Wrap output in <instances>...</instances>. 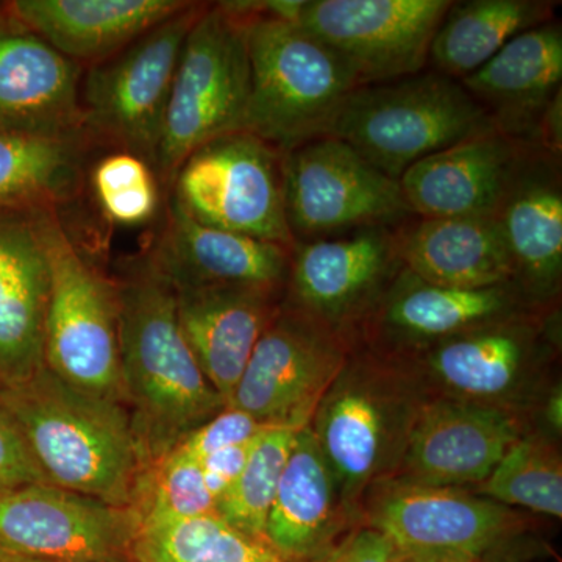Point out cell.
Masks as SVG:
<instances>
[{"instance_id":"obj_1","label":"cell","mask_w":562,"mask_h":562,"mask_svg":"<svg viewBox=\"0 0 562 562\" xmlns=\"http://www.w3.org/2000/svg\"><path fill=\"white\" fill-rule=\"evenodd\" d=\"M114 284L125 401L146 472L227 403L192 355L176 291L151 255L128 262Z\"/></svg>"},{"instance_id":"obj_2","label":"cell","mask_w":562,"mask_h":562,"mask_svg":"<svg viewBox=\"0 0 562 562\" xmlns=\"http://www.w3.org/2000/svg\"><path fill=\"white\" fill-rule=\"evenodd\" d=\"M47 483L135 506L144 475L127 406L70 386L46 366L0 390Z\"/></svg>"},{"instance_id":"obj_3","label":"cell","mask_w":562,"mask_h":562,"mask_svg":"<svg viewBox=\"0 0 562 562\" xmlns=\"http://www.w3.org/2000/svg\"><path fill=\"white\" fill-rule=\"evenodd\" d=\"M425 395L401 361L358 344L317 405L310 425L357 519L369 491L397 472Z\"/></svg>"},{"instance_id":"obj_4","label":"cell","mask_w":562,"mask_h":562,"mask_svg":"<svg viewBox=\"0 0 562 562\" xmlns=\"http://www.w3.org/2000/svg\"><path fill=\"white\" fill-rule=\"evenodd\" d=\"M250 91L243 132L281 154L330 135L357 74L299 22L251 18L247 31Z\"/></svg>"},{"instance_id":"obj_5","label":"cell","mask_w":562,"mask_h":562,"mask_svg":"<svg viewBox=\"0 0 562 562\" xmlns=\"http://www.w3.org/2000/svg\"><path fill=\"white\" fill-rule=\"evenodd\" d=\"M492 131L486 111L461 81L428 68L351 91L328 136L398 181L425 158Z\"/></svg>"},{"instance_id":"obj_6","label":"cell","mask_w":562,"mask_h":562,"mask_svg":"<svg viewBox=\"0 0 562 562\" xmlns=\"http://www.w3.org/2000/svg\"><path fill=\"white\" fill-rule=\"evenodd\" d=\"M561 351V305L479 325L395 358L428 395H446L530 414L542 401ZM392 358V357H391Z\"/></svg>"},{"instance_id":"obj_7","label":"cell","mask_w":562,"mask_h":562,"mask_svg":"<svg viewBox=\"0 0 562 562\" xmlns=\"http://www.w3.org/2000/svg\"><path fill=\"white\" fill-rule=\"evenodd\" d=\"M40 225L49 261L44 366L70 386L127 406L116 284L70 241L57 210H41Z\"/></svg>"},{"instance_id":"obj_8","label":"cell","mask_w":562,"mask_h":562,"mask_svg":"<svg viewBox=\"0 0 562 562\" xmlns=\"http://www.w3.org/2000/svg\"><path fill=\"white\" fill-rule=\"evenodd\" d=\"M249 20L228 2L206 3L181 50L154 171L171 190L203 144L239 132L250 91Z\"/></svg>"},{"instance_id":"obj_9","label":"cell","mask_w":562,"mask_h":562,"mask_svg":"<svg viewBox=\"0 0 562 562\" xmlns=\"http://www.w3.org/2000/svg\"><path fill=\"white\" fill-rule=\"evenodd\" d=\"M205 5L192 2L120 54L87 69L81 125L92 146L128 151L154 168L181 50Z\"/></svg>"},{"instance_id":"obj_10","label":"cell","mask_w":562,"mask_h":562,"mask_svg":"<svg viewBox=\"0 0 562 562\" xmlns=\"http://www.w3.org/2000/svg\"><path fill=\"white\" fill-rule=\"evenodd\" d=\"M171 194L201 224L294 247L284 213L283 154L251 133H227L192 151Z\"/></svg>"},{"instance_id":"obj_11","label":"cell","mask_w":562,"mask_h":562,"mask_svg":"<svg viewBox=\"0 0 562 562\" xmlns=\"http://www.w3.org/2000/svg\"><path fill=\"white\" fill-rule=\"evenodd\" d=\"M283 198L294 244L397 227L416 216L397 180L335 136L283 154Z\"/></svg>"},{"instance_id":"obj_12","label":"cell","mask_w":562,"mask_h":562,"mask_svg":"<svg viewBox=\"0 0 562 562\" xmlns=\"http://www.w3.org/2000/svg\"><path fill=\"white\" fill-rule=\"evenodd\" d=\"M395 227L295 243L283 303L355 347L402 272Z\"/></svg>"},{"instance_id":"obj_13","label":"cell","mask_w":562,"mask_h":562,"mask_svg":"<svg viewBox=\"0 0 562 562\" xmlns=\"http://www.w3.org/2000/svg\"><path fill=\"white\" fill-rule=\"evenodd\" d=\"M140 527L135 506L49 483L0 492V546L29 560L133 562Z\"/></svg>"},{"instance_id":"obj_14","label":"cell","mask_w":562,"mask_h":562,"mask_svg":"<svg viewBox=\"0 0 562 562\" xmlns=\"http://www.w3.org/2000/svg\"><path fill=\"white\" fill-rule=\"evenodd\" d=\"M351 349L335 333L281 303L228 406L272 427H305Z\"/></svg>"},{"instance_id":"obj_15","label":"cell","mask_w":562,"mask_h":562,"mask_svg":"<svg viewBox=\"0 0 562 562\" xmlns=\"http://www.w3.org/2000/svg\"><path fill=\"white\" fill-rule=\"evenodd\" d=\"M452 0H306L299 24L349 63L360 85L428 69Z\"/></svg>"},{"instance_id":"obj_16","label":"cell","mask_w":562,"mask_h":562,"mask_svg":"<svg viewBox=\"0 0 562 562\" xmlns=\"http://www.w3.org/2000/svg\"><path fill=\"white\" fill-rule=\"evenodd\" d=\"M366 527L398 550H443L480 558L525 531L524 514L465 487L387 480L362 503Z\"/></svg>"},{"instance_id":"obj_17","label":"cell","mask_w":562,"mask_h":562,"mask_svg":"<svg viewBox=\"0 0 562 562\" xmlns=\"http://www.w3.org/2000/svg\"><path fill=\"white\" fill-rule=\"evenodd\" d=\"M530 430V414L446 395H425L391 480L465 487L487 479Z\"/></svg>"},{"instance_id":"obj_18","label":"cell","mask_w":562,"mask_h":562,"mask_svg":"<svg viewBox=\"0 0 562 562\" xmlns=\"http://www.w3.org/2000/svg\"><path fill=\"white\" fill-rule=\"evenodd\" d=\"M539 310L514 284L458 290L398 273L362 330L360 344L401 358L513 314Z\"/></svg>"},{"instance_id":"obj_19","label":"cell","mask_w":562,"mask_h":562,"mask_svg":"<svg viewBox=\"0 0 562 562\" xmlns=\"http://www.w3.org/2000/svg\"><path fill=\"white\" fill-rule=\"evenodd\" d=\"M494 217L525 301L539 310L561 305L562 157L530 146Z\"/></svg>"},{"instance_id":"obj_20","label":"cell","mask_w":562,"mask_h":562,"mask_svg":"<svg viewBox=\"0 0 562 562\" xmlns=\"http://www.w3.org/2000/svg\"><path fill=\"white\" fill-rule=\"evenodd\" d=\"M85 69L0 7V131L76 135Z\"/></svg>"},{"instance_id":"obj_21","label":"cell","mask_w":562,"mask_h":562,"mask_svg":"<svg viewBox=\"0 0 562 562\" xmlns=\"http://www.w3.org/2000/svg\"><path fill=\"white\" fill-rule=\"evenodd\" d=\"M188 346L227 406L251 351L280 312L283 292L241 284L173 288Z\"/></svg>"},{"instance_id":"obj_22","label":"cell","mask_w":562,"mask_h":562,"mask_svg":"<svg viewBox=\"0 0 562 562\" xmlns=\"http://www.w3.org/2000/svg\"><path fill=\"white\" fill-rule=\"evenodd\" d=\"M530 146L483 133L417 162L398 183L416 216L494 217Z\"/></svg>"},{"instance_id":"obj_23","label":"cell","mask_w":562,"mask_h":562,"mask_svg":"<svg viewBox=\"0 0 562 562\" xmlns=\"http://www.w3.org/2000/svg\"><path fill=\"white\" fill-rule=\"evenodd\" d=\"M40 211L0 210V390L44 366L49 261Z\"/></svg>"},{"instance_id":"obj_24","label":"cell","mask_w":562,"mask_h":562,"mask_svg":"<svg viewBox=\"0 0 562 562\" xmlns=\"http://www.w3.org/2000/svg\"><path fill=\"white\" fill-rule=\"evenodd\" d=\"M461 85L495 131L538 146L543 116L562 95L560 18L517 35Z\"/></svg>"},{"instance_id":"obj_25","label":"cell","mask_w":562,"mask_h":562,"mask_svg":"<svg viewBox=\"0 0 562 562\" xmlns=\"http://www.w3.org/2000/svg\"><path fill=\"white\" fill-rule=\"evenodd\" d=\"M292 249L209 227L169 199L168 217L150 255L173 288L241 284L284 294Z\"/></svg>"},{"instance_id":"obj_26","label":"cell","mask_w":562,"mask_h":562,"mask_svg":"<svg viewBox=\"0 0 562 562\" xmlns=\"http://www.w3.org/2000/svg\"><path fill=\"white\" fill-rule=\"evenodd\" d=\"M355 520L312 425H305L295 432L265 538L291 560L314 562L349 535Z\"/></svg>"},{"instance_id":"obj_27","label":"cell","mask_w":562,"mask_h":562,"mask_svg":"<svg viewBox=\"0 0 562 562\" xmlns=\"http://www.w3.org/2000/svg\"><path fill=\"white\" fill-rule=\"evenodd\" d=\"M188 0H13L5 7L55 50L90 68L188 9Z\"/></svg>"},{"instance_id":"obj_28","label":"cell","mask_w":562,"mask_h":562,"mask_svg":"<svg viewBox=\"0 0 562 562\" xmlns=\"http://www.w3.org/2000/svg\"><path fill=\"white\" fill-rule=\"evenodd\" d=\"M394 232L403 268L427 283L458 290L514 284L495 217L414 216Z\"/></svg>"},{"instance_id":"obj_29","label":"cell","mask_w":562,"mask_h":562,"mask_svg":"<svg viewBox=\"0 0 562 562\" xmlns=\"http://www.w3.org/2000/svg\"><path fill=\"white\" fill-rule=\"evenodd\" d=\"M91 147L85 133L0 131V210H57L76 199Z\"/></svg>"},{"instance_id":"obj_30","label":"cell","mask_w":562,"mask_h":562,"mask_svg":"<svg viewBox=\"0 0 562 562\" xmlns=\"http://www.w3.org/2000/svg\"><path fill=\"white\" fill-rule=\"evenodd\" d=\"M554 0H452L432 38L428 68L461 81L520 33L557 20Z\"/></svg>"},{"instance_id":"obj_31","label":"cell","mask_w":562,"mask_h":562,"mask_svg":"<svg viewBox=\"0 0 562 562\" xmlns=\"http://www.w3.org/2000/svg\"><path fill=\"white\" fill-rule=\"evenodd\" d=\"M133 562H301L266 538L236 530L216 513L194 519H140Z\"/></svg>"},{"instance_id":"obj_32","label":"cell","mask_w":562,"mask_h":562,"mask_svg":"<svg viewBox=\"0 0 562 562\" xmlns=\"http://www.w3.org/2000/svg\"><path fill=\"white\" fill-rule=\"evenodd\" d=\"M473 492L512 509L561 519L562 461L553 436L530 428Z\"/></svg>"},{"instance_id":"obj_33","label":"cell","mask_w":562,"mask_h":562,"mask_svg":"<svg viewBox=\"0 0 562 562\" xmlns=\"http://www.w3.org/2000/svg\"><path fill=\"white\" fill-rule=\"evenodd\" d=\"M299 430L280 425L258 436L241 475L216 503V514L225 524L246 535L265 538L281 473Z\"/></svg>"},{"instance_id":"obj_34","label":"cell","mask_w":562,"mask_h":562,"mask_svg":"<svg viewBox=\"0 0 562 562\" xmlns=\"http://www.w3.org/2000/svg\"><path fill=\"white\" fill-rule=\"evenodd\" d=\"M91 188L103 217L122 225L149 224L160 210V181L149 161L124 150L105 155L91 171Z\"/></svg>"},{"instance_id":"obj_35","label":"cell","mask_w":562,"mask_h":562,"mask_svg":"<svg viewBox=\"0 0 562 562\" xmlns=\"http://www.w3.org/2000/svg\"><path fill=\"white\" fill-rule=\"evenodd\" d=\"M136 509L140 519H194L216 513L201 462L179 447L150 465L140 479Z\"/></svg>"},{"instance_id":"obj_36","label":"cell","mask_w":562,"mask_h":562,"mask_svg":"<svg viewBox=\"0 0 562 562\" xmlns=\"http://www.w3.org/2000/svg\"><path fill=\"white\" fill-rule=\"evenodd\" d=\"M269 427L272 425L261 424L249 414L227 406L177 447L201 462L221 450L254 441Z\"/></svg>"},{"instance_id":"obj_37","label":"cell","mask_w":562,"mask_h":562,"mask_svg":"<svg viewBox=\"0 0 562 562\" xmlns=\"http://www.w3.org/2000/svg\"><path fill=\"white\" fill-rule=\"evenodd\" d=\"M47 483L10 413L0 405V492Z\"/></svg>"},{"instance_id":"obj_38","label":"cell","mask_w":562,"mask_h":562,"mask_svg":"<svg viewBox=\"0 0 562 562\" xmlns=\"http://www.w3.org/2000/svg\"><path fill=\"white\" fill-rule=\"evenodd\" d=\"M394 546L390 539L373 528L351 530L330 553L314 562H391Z\"/></svg>"},{"instance_id":"obj_39","label":"cell","mask_w":562,"mask_h":562,"mask_svg":"<svg viewBox=\"0 0 562 562\" xmlns=\"http://www.w3.org/2000/svg\"><path fill=\"white\" fill-rule=\"evenodd\" d=\"M255 441L257 438L254 441L221 450L201 461L205 484L214 502H220L225 492L231 490L233 483L241 475Z\"/></svg>"},{"instance_id":"obj_40","label":"cell","mask_w":562,"mask_h":562,"mask_svg":"<svg viewBox=\"0 0 562 562\" xmlns=\"http://www.w3.org/2000/svg\"><path fill=\"white\" fill-rule=\"evenodd\" d=\"M543 549L527 531L498 542L480 557V562H531Z\"/></svg>"},{"instance_id":"obj_41","label":"cell","mask_w":562,"mask_h":562,"mask_svg":"<svg viewBox=\"0 0 562 562\" xmlns=\"http://www.w3.org/2000/svg\"><path fill=\"white\" fill-rule=\"evenodd\" d=\"M391 562H480V558L464 553L443 552V550L394 549Z\"/></svg>"},{"instance_id":"obj_42","label":"cell","mask_w":562,"mask_h":562,"mask_svg":"<svg viewBox=\"0 0 562 562\" xmlns=\"http://www.w3.org/2000/svg\"><path fill=\"white\" fill-rule=\"evenodd\" d=\"M542 417L546 431L550 430L553 438L561 436L562 430V392L561 383L547 390L542 397Z\"/></svg>"},{"instance_id":"obj_43","label":"cell","mask_w":562,"mask_h":562,"mask_svg":"<svg viewBox=\"0 0 562 562\" xmlns=\"http://www.w3.org/2000/svg\"><path fill=\"white\" fill-rule=\"evenodd\" d=\"M5 562H57V561H41V560H29V558H10V560H7Z\"/></svg>"},{"instance_id":"obj_44","label":"cell","mask_w":562,"mask_h":562,"mask_svg":"<svg viewBox=\"0 0 562 562\" xmlns=\"http://www.w3.org/2000/svg\"><path fill=\"white\" fill-rule=\"evenodd\" d=\"M11 557L10 553L5 552V549H3L2 546H0V562H5L7 560H10Z\"/></svg>"}]
</instances>
